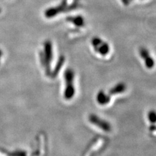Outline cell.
<instances>
[{"instance_id": "6da1fadb", "label": "cell", "mask_w": 156, "mask_h": 156, "mask_svg": "<svg viewBox=\"0 0 156 156\" xmlns=\"http://www.w3.org/2000/svg\"><path fill=\"white\" fill-rule=\"evenodd\" d=\"M92 45L93 46L95 51L101 55H106L110 51V48L108 44L104 42L100 38L94 37L91 41Z\"/></svg>"}, {"instance_id": "7a4b0ae2", "label": "cell", "mask_w": 156, "mask_h": 156, "mask_svg": "<svg viewBox=\"0 0 156 156\" xmlns=\"http://www.w3.org/2000/svg\"><path fill=\"white\" fill-rule=\"evenodd\" d=\"M139 54L144 61L145 65L148 68H152L154 66V61L152 56H150L147 49L143 47L140 48L139 49Z\"/></svg>"}, {"instance_id": "3957f363", "label": "cell", "mask_w": 156, "mask_h": 156, "mask_svg": "<svg viewBox=\"0 0 156 156\" xmlns=\"http://www.w3.org/2000/svg\"><path fill=\"white\" fill-rule=\"evenodd\" d=\"M66 20L68 22H70L74 24L77 27H81L85 26L84 18L81 16H69L66 18Z\"/></svg>"}, {"instance_id": "277c9868", "label": "cell", "mask_w": 156, "mask_h": 156, "mask_svg": "<svg viewBox=\"0 0 156 156\" xmlns=\"http://www.w3.org/2000/svg\"><path fill=\"white\" fill-rule=\"evenodd\" d=\"M121 1L122 2V3H123L124 5H127L129 4L128 0H121Z\"/></svg>"}, {"instance_id": "5b68a950", "label": "cell", "mask_w": 156, "mask_h": 156, "mask_svg": "<svg viewBox=\"0 0 156 156\" xmlns=\"http://www.w3.org/2000/svg\"><path fill=\"white\" fill-rule=\"evenodd\" d=\"M132 1V0H128V2H129H129H131Z\"/></svg>"}]
</instances>
